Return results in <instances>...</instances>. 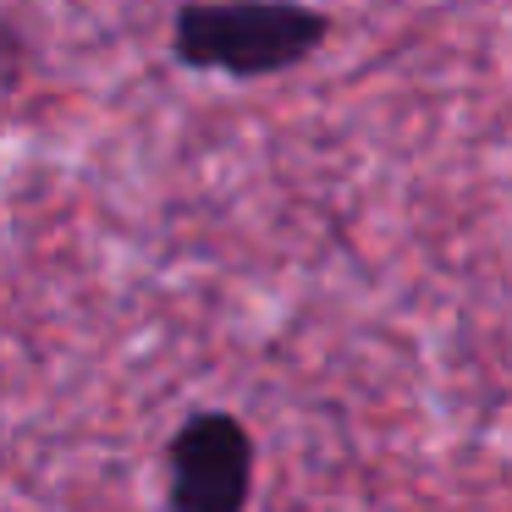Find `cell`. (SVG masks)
<instances>
[{
  "mask_svg": "<svg viewBox=\"0 0 512 512\" xmlns=\"http://www.w3.org/2000/svg\"><path fill=\"white\" fill-rule=\"evenodd\" d=\"M254 463V435L237 413H188L166 441V512H248Z\"/></svg>",
  "mask_w": 512,
  "mask_h": 512,
  "instance_id": "cell-2",
  "label": "cell"
},
{
  "mask_svg": "<svg viewBox=\"0 0 512 512\" xmlns=\"http://www.w3.org/2000/svg\"><path fill=\"white\" fill-rule=\"evenodd\" d=\"M23 56H28V50H23V39H17L12 28L0 23V83H12V78H17V67H23Z\"/></svg>",
  "mask_w": 512,
  "mask_h": 512,
  "instance_id": "cell-3",
  "label": "cell"
},
{
  "mask_svg": "<svg viewBox=\"0 0 512 512\" xmlns=\"http://www.w3.org/2000/svg\"><path fill=\"white\" fill-rule=\"evenodd\" d=\"M331 39V17L309 0H182L171 12V61L232 83L298 72Z\"/></svg>",
  "mask_w": 512,
  "mask_h": 512,
  "instance_id": "cell-1",
  "label": "cell"
}]
</instances>
